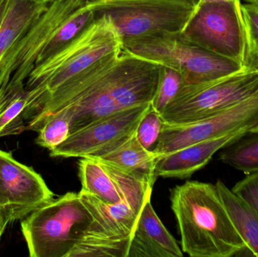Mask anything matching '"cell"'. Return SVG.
Wrapping results in <instances>:
<instances>
[{"mask_svg":"<svg viewBox=\"0 0 258 257\" xmlns=\"http://www.w3.org/2000/svg\"><path fill=\"white\" fill-rule=\"evenodd\" d=\"M170 199L183 253L191 257H231L247 250L216 185L186 181L171 190Z\"/></svg>","mask_w":258,"mask_h":257,"instance_id":"1","label":"cell"},{"mask_svg":"<svg viewBox=\"0 0 258 257\" xmlns=\"http://www.w3.org/2000/svg\"><path fill=\"white\" fill-rule=\"evenodd\" d=\"M120 38L110 18L97 17L72 42L33 68L26 81L30 105L26 122L47 97L89 69L98 60L122 51Z\"/></svg>","mask_w":258,"mask_h":257,"instance_id":"2","label":"cell"},{"mask_svg":"<svg viewBox=\"0 0 258 257\" xmlns=\"http://www.w3.org/2000/svg\"><path fill=\"white\" fill-rule=\"evenodd\" d=\"M93 217L79 193L53 199L21 220L31 257H68L84 236Z\"/></svg>","mask_w":258,"mask_h":257,"instance_id":"3","label":"cell"},{"mask_svg":"<svg viewBox=\"0 0 258 257\" xmlns=\"http://www.w3.org/2000/svg\"><path fill=\"white\" fill-rule=\"evenodd\" d=\"M199 0H89L96 17L113 23L122 47L138 41L179 35Z\"/></svg>","mask_w":258,"mask_h":257,"instance_id":"4","label":"cell"},{"mask_svg":"<svg viewBox=\"0 0 258 257\" xmlns=\"http://www.w3.org/2000/svg\"><path fill=\"white\" fill-rule=\"evenodd\" d=\"M258 90V69H243L209 82L183 84L160 115L168 124H186L215 116Z\"/></svg>","mask_w":258,"mask_h":257,"instance_id":"5","label":"cell"},{"mask_svg":"<svg viewBox=\"0 0 258 257\" xmlns=\"http://www.w3.org/2000/svg\"><path fill=\"white\" fill-rule=\"evenodd\" d=\"M122 49L178 71L183 84L209 82L239 72L244 67L234 60L182 40L179 35L138 41Z\"/></svg>","mask_w":258,"mask_h":257,"instance_id":"6","label":"cell"},{"mask_svg":"<svg viewBox=\"0 0 258 257\" xmlns=\"http://www.w3.org/2000/svg\"><path fill=\"white\" fill-rule=\"evenodd\" d=\"M241 3L233 0L197 5L179 37L243 66L245 33Z\"/></svg>","mask_w":258,"mask_h":257,"instance_id":"7","label":"cell"},{"mask_svg":"<svg viewBox=\"0 0 258 257\" xmlns=\"http://www.w3.org/2000/svg\"><path fill=\"white\" fill-rule=\"evenodd\" d=\"M86 0H53L43 15L6 53L0 63V91L26 84L36 60L62 23Z\"/></svg>","mask_w":258,"mask_h":257,"instance_id":"8","label":"cell"},{"mask_svg":"<svg viewBox=\"0 0 258 257\" xmlns=\"http://www.w3.org/2000/svg\"><path fill=\"white\" fill-rule=\"evenodd\" d=\"M151 104L132 107L101 118L71 134L50 151L54 158H93L104 155L133 135Z\"/></svg>","mask_w":258,"mask_h":257,"instance_id":"9","label":"cell"},{"mask_svg":"<svg viewBox=\"0 0 258 257\" xmlns=\"http://www.w3.org/2000/svg\"><path fill=\"white\" fill-rule=\"evenodd\" d=\"M43 178L0 149V215L9 225L54 199Z\"/></svg>","mask_w":258,"mask_h":257,"instance_id":"10","label":"cell"},{"mask_svg":"<svg viewBox=\"0 0 258 257\" xmlns=\"http://www.w3.org/2000/svg\"><path fill=\"white\" fill-rule=\"evenodd\" d=\"M258 113V90L225 111L202 120L186 124L164 122L157 146L158 157L209 139L240 129Z\"/></svg>","mask_w":258,"mask_h":257,"instance_id":"11","label":"cell"},{"mask_svg":"<svg viewBox=\"0 0 258 257\" xmlns=\"http://www.w3.org/2000/svg\"><path fill=\"white\" fill-rule=\"evenodd\" d=\"M78 169L82 184L80 191L109 205L119 203L154 186L96 158H81Z\"/></svg>","mask_w":258,"mask_h":257,"instance_id":"12","label":"cell"},{"mask_svg":"<svg viewBox=\"0 0 258 257\" xmlns=\"http://www.w3.org/2000/svg\"><path fill=\"white\" fill-rule=\"evenodd\" d=\"M152 193L153 188H149L113 205L104 203L81 191L79 194L93 217L91 225L93 230L116 238L132 239L143 208L151 199Z\"/></svg>","mask_w":258,"mask_h":257,"instance_id":"13","label":"cell"},{"mask_svg":"<svg viewBox=\"0 0 258 257\" xmlns=\"http://www.w3.org/2000/svg\"><path fill=\"white\" fill-rule=\"evenodd\" d=\"M246 125L225 135L209 139L158 157L156 176L185 180L203 168L215 153L247 134Z\"/></svg>","mask_w":258,"mask_h":257,"instance_id":"14","label":"cell"},{"mask_svg":"<svg viewBox=\"0 0 258 257\" xmlns=\"http://www.w3.org/2000/svg\"><path fill=\"white\" fill-rule=\"evenodd\" d=\"M174 237L153 209L151 199L143 208L131 240L128 257H183Z\"/></svg>","mask_w":258,"mask_h":257,"instance_id":"15","label":"cell"},{"mask_svg":"<svg viewBox=\"0 0 258 257\" xmlns=\"http://www.w3.org/2000/svg\"><path fill=\"white\" fill-rule=\"evenodd\" d=\"M53 0H9L0 24V63L48 9Z\"/></svg>","mask_w":258,"mask_h":257,"instance_id":"16","label":"cell"},{"mask_svg":"<svg viewBox=\"0 0 258 257\" xmlns=\"http://www.w3.org/2000/svg\"><path fill=\"white\" fill-rule=\"evenodd\" d=\"M158 156L146 149L135 134L96 159L154 185L157 177L155 166Z\"/></svg>","mask_w":258,"mask_h":257,"instance_id":"17","label":"cell"},{"mask_svg":"<svg viewBox=\"0 0 258 257\" xmlns=\"http://www.w3.org/2000/svg\"><path fill=\"white\" fill-rule=\"evenodd\" d=\"M215 185L233 225L246 244L247 250L258 257V211L222 181L219 180Z\"/></svg>","mask_w":258,"mask_h":257,"instance_id":"18","label":"cell"},{"mask_svg":"<svg viewBox=\"0 0 258 257\" xmlns=\"http://www.w3.org/2000/svg\"><path fill=\"white\" fill-rule=\"evenodd\" d=\"M30 92L26 84H8L0 91V138L18 135L27 130L26 113Z\"/></svg>","mask_w":258,"mask_h":257,"instance_id":"19","label":"cell"},{"mask_svg":"<svg viewBox=\"0 0 258 257\" xmlns=\"http://www.w3.org/2000/svg\"><path fill=\"white\" fill-rule=\"evenodd\" d=\"M96 18L95 12L91 8L89 0H86L56 30L38 57L35 66L40 64L72 42Z\"/></svg>","mask_w":258,"mask_h":257,"instance_id":"20","label":"cell"},{"mask_svg":"<svg viewBox=\"0 0 258 257\" xmlns=\"http://www.w3.org/2000/svg\"><path fill=\"white\" fill-rule=\"evenodd\" d=\"M131 240L104 235L89 227L68 257H128Z\"/></svg>","mask_w":258,"mask_h":257,"instance_id":"21","label":"cell"},{"mask_svg":"<svg viewBox=\"0 0 258 257\" xmlns=\"http://www.w3.org/2000/svg\"><path fill=\"white\" fill-rule=\"evenodd\" d=\"M221 162L249 175L258 172V132L247 133L223 148Z\"/></svg>","mask_w":258,"mask_h":257,"instance_id":"22","label":"cell"},{"mask_svg":"<svg viewBox=\"0 0 258 257\" xmlns=\"http://www.w3.org/2000/svg\"><path fill=\"white\" fill-rule=\"evenodd\" d=\"M72 118L68 107L47 117L38 128L36 143L50 151L61 144L71 135Z\"/></svg>","mask_w":258,"mask_h":257,"instance_id":"23","label":"cell"},{"mask_svg":"<svg viewBox=\"0 0 258 257\" xmlns=\"http://www.w3.org/2000/svg\"><path fill=\"white\" fill-rule=\"evenodd\" d=\"M240 9L245 33L243 66L258 69V0L241 3Z\"/></svg>","mask_w":258,"mask_h":257,"instance_id":"24","label":"cell"},{"mask_svg":"<svg viewBox=\"0 0 258 257\" xmlns=\"http://www.w3.org/2000/svg\"><path fill=\"white\" fill-rule=\"evenodd\" d=\"M183 84V78L178 71L161 65L157 89L151 103L152 109L162 114L177 96Z\"/></svg>","mask_w":258,"mask_h":257,"instance_id":"25","label":"cell"},{"mask_svg":"<svg viewBox=\"0 0 258 257\" xmlns=\"http://www.w3.org/2000/svg\"><path fill=\"white\" fill-rule=\"evenodd\" d=\"M163 125L160 114L150 107L141 119L135 132L138 141L146 149L151 152L155 150Z\"/></svg>","mask_w":258,"mask_h":257,"instance_id":"26","label":"cell"},{"mask_svg":"<svg viewBox=\"0 0 258 257\" xmlns=\"http://www.w3.org/2000/svg\"><path fill=\"white\" fill-rule=\"evenodd\" d=\"M231 190L258 211V172L247 175Z\"/></svg>","mask_w":258,"mask_h":257,"instance_id":"27","label":"cell"},{"mask_svg":"<svg viewBox=\"0 0 258 257\" xmlns=\"http://www.w3.org/2000/svg\"><path fill=\"white\" fill-rule=\"evenodd\" d=\"M247 132H258V113L246 125Z\"/></svg>","mask_w":258,"mask_h":257,"instance_id":"28","label":"cell"},{"mask_svg":"<svg viewBox=\"0 0 258 257\" xmlns=\"http://www.w3.org/2000/svg\"><path fill=\"white\" fill-rule=\"evenodd\" d=\"M8 3H9V0H0V24L3 21L5 13H6Z\"/></svg>","mask_w":258,"mask_h":257,"instance_id":"29","label":"cell"},{"mask_svg":"<svg viewBox=\"0 0 258 257\" xmlns=\"http://www.w3.org/2000/svg\"><path fill=\"white\" fill-rule=\"evenodd\" d=\"M8 225L6 224L5 222L4 219L3 218L1 215H0V240H1L2 235L4 233L5 230H6V226Z\"/></svg>","mask_w":258,"mask_h":257,"instance_id":"30","label":"cell"},{"mask_svg":"<svg viewBox=\"0 0 258 257\" xmlns=\"http://www.w3.org/2000/svg\"><path fill=\"white\" fill-rule=\"evenodd\" d=\"M233 1V0H199L198 4H203V3H218V2H228Z\"/></svg>","mask_w":258,"mask_h":257,"instance_id":"31","label":"cell"}]
</instances>
